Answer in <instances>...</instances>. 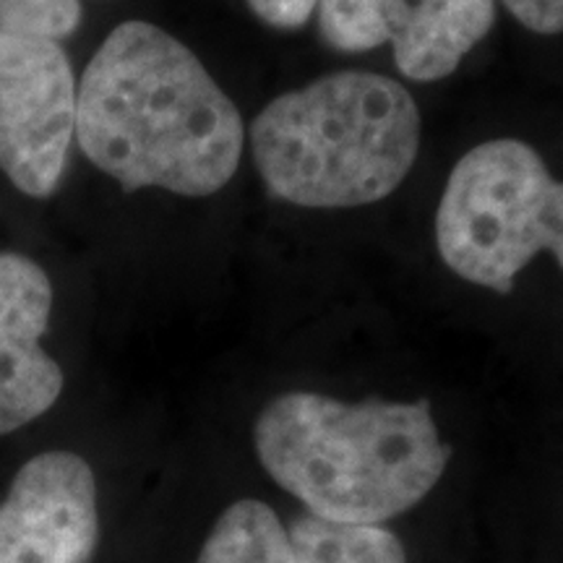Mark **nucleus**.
Masks as SVG:
<instances>
[{"label":"nucleus","instance_id":"1","mask_svg":"<svg viewBox=\"0 0 563 563\" xmlns=\"http://www.w3.org/2000/svg\"><path fill=\"white\" fill-rule=\"evenodd\" d=\"M76 141L125 194L211 196L238 173L241 110L178 37L150 21L115 26L76 91Z\"/></svg>","mask_w":563,"mask_h":563},{"label":"nucleus","instance_id":"2","mask_svg":"<svg viewBox=\"0 0 563 563\" xmlns=\"http://www.w3.org/2000/svg\"><path fill=\"white\" fill-rule=\"evenodd\" d=\"M253 446L266 475L308 514L347 525L410 511L452 460L426 399L340 402L316 391L274 397L258 412Z\"/></svg>","mask_w":563,"mask_h":563},{"label":"nucleus","instance_id":"3","mask_svg":"<svg viewBox=\"0 0 563 563\" xmlns=\"http://www.w3.org/2000/svg\"><path fill=\"white\" fill-rule=\"evenodd\" d=\"M253 165L274 199L352 209L386 199L415 167L418 102L373 70H336L274 97L253 118Z\"/></svg>","mask_w":563,"mask_h":563},{"label":"nucleus","instance_id":"4","mask_svg":"<svg viewBox=\"0 0 563 563\" xmlns=\"http://www.w3.org/2000/svg\"><path fill=\"white\" fill-rule=\"evenodd\" d=\"M435 245L456 277L501 295L538 253L563 269V180L525 141H483L449 175Z\"/></svg>","mask_w":563,"mask_h":563},{"label":"nucleus","instance_id":"5","mask_svg":"<svg viewBox=\"0 0 563 563\" xmlns=\"http://www.w3.org/2000/svg\"><path fill=\"white\" fill-rule=\"evenodd\" d=\"M76 76L60 42L0 30V170L47 199L76 139Z\"/></svg>","mask_w":563,"mask_h":563},{"label":"nucleus","instance_id":"6","mask_svg":"<svg viewBox=\"0 0 563 563\" xmlns=\"http://www.w3.org/2000/svg\"><path fill=\"white\" fill-rule=\"evenodd\" d=\"M100 543L97 481L74 452L32 456L0 501V563H89Z\"/></svg>","mask_w":563,"mask_h":563},{"label":"nucleus","instance_id":"7","mask_svg":"<svg viewBox=\"0 0 563 563\" xmlns=\"http://www.w3.org/2000/svg\"><path fill=\"white\" fill-rule=\"evenodd\" d=\"M53 311L45 269L19 253L0 256V435L19 431L58 402L60 365L42 347Z\"/></svg>","mask_w":563,"mask_h":563},{"label":"nucleus","instance_id":"8","mask_svg":"<svg viewBox=\"0 0 563 563\" xmlns=\"http://www.w3.org/2000/svg\"><path fill=\"white\" fill-rule=\"evenodd\" d=\"M496 24V0H418L407 5L391 37L394 63L410 81L452 76Z\"/></svg>","mask_w":563,"mask_h":563},{"label":"nucleus","instance_id":"9","mask_svg":"<svg viewBox=\"0 0 563 563\" xmlns=\"http://www.w3.org/2000/svg\"><path fill=\"white\" fill-rule=\"evenodd\" d=\"M196 563H295V555L277 511L256 498H241L220 514Z\"/></svg>","mask_w":563,"mask_h":563},{"label":"nucleus","instance_id":"10","mask_svg":"<svg viewBox=\"0 0 563 563\" xmlns=\"http://www.w3.org/2000/svg\"><path fill=\"white\" fill-rule=\"evenodd\" d=\"M287 534L295 563H407L402 540L384 525L329 522L302 511Z\"/></svg>","mask_w":563,"mask_h":563},{"label":"nucleus","instance_id":"11","mask_svg":"<svg viewBox=\"0 0 563 563\" xmlns=\"http://www.w3.org/2000/svg\"><path fill=\"white\" fill-rule=\"evenodd\" d=\"M407 0H319V32L340 53H368L389 45Z\"/></svg>","mask_w":563,"mask_h":563},{"label":"nucleus","instance_id":"12","mask_svg":"<svg viewBox=\"0 0 563 563\" xmlns=\"http://www.w3.org/2000/svg\"><path fill=\"white\" fill-rule=\"evenodd\" d=\"M81 0H0V30L60 42L79 30Z\"/></svg>","mask_w":563,"mask_h":563},{"label":"nucleus","instance_id":"13","mask_svg":"<svg viewBox=\"0 0 563 563\" xmlns=\"http://www.w3.org/2000/svg\"><path fill=\"white\" fill-rule=\"evenodd\" d=\"M251 13L274 30H298L319 9V0H245Z\"/></svg>","mask_w":563,"mask_h":563},{"label":"nucleus","instance_id":"14","mask_svg":"<svg viewBox=\"0 0 563 563\" xmlns=\"http://www.w3.org/2000/svg\"><path fill=\"white\" fill-rule=\"evenodd\" d=\"M506 11L534 34L563 32V0H501Z\"/></svg>","mask_w":563,"mask_h":563}]
</instances>
